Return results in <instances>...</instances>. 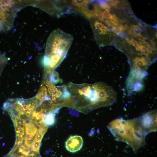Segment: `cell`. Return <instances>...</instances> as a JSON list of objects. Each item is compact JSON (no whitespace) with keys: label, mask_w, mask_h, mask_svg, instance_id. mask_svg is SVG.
I'll return each instance as SVG.
<instances>
[{"label":"cell","mask_w":157,"mask_h":157,"mask_svg":"<svg viewBox=\"0 0 157 157\" xmlns=\"http://www.w3.org/2000/svg\"><path fill=\"white\" fill-rule=\"evenodd\" d=\"M67 86L70 94L71 101L85 103L86 107L90 110L109 106L113 99L112 88L102 82L93 84L69 83Z\"/></svg>","instance_id":"6da1fadb"},{"label":"cell","mask_w":157,"mask_h":157,"mask_svg":"<svg viewBox=\"0 0 157 157\" xmlns=\"http://www.w3.org/2000/svg\"><path fill=\"white\" fill-rule=\"evenodd\" d=\"M43 84L47 88L50 100L56 103L57 101H63L69 103L71 95L66 85L56 86L50 81H42Z\"/></svg>","instance_id":"5b68a950"},{"label":"cell","mask_w":157,"mask_h":157,"mask_svg":"<svg viewBox=\"0 0 157 157\" xmlns=\"http://www.w3.org/2000/svg\"><path fill=\"white\" fill-rule=\"evenodd\" d=\"M24 6L22 1L0 0V32L12 28L17 13Z\"/></svg>","instance_id":"277c9868"},{"label":"cell","mask_w":157,"mask_h":157,"mask_svg":"<svg viewBox=\"0 0 157 157\" xmlns=\"http://www.w3.org/2000/svg\"><path fill=\"white\" fill-rule=\"evenodd\" d=\"M60 80L58 73L53 71L50 78L51 82L53 84H56L60 81Z\"/></svg>","instance_id":"7c38bea8"},{"label":"cell","mask_w":157,"mask_h":157,"mask_svg":"<svg viewBox=\"0 0 157 157\" xmlns=\"http://www.w3.org/2000/svg\"><path fill=\"white\" fill-rule=\"evenodd\" d=\"M83 144V140L81 136L77 135L71 136L66 141L65 146L68 151L74 153L81 149Z\"/></svg>","instance_id":"8992f818"},{"label":"cell","mask_w":157,"mask_h":157,"mask_svg":"<svg viewBox=\"0 0 157 157\" xmlns=\"http://www.w3.org/2000/svg\"><path fill=\"white\" fill-rule=\"evenodd\" d=\"M112 25L115 26H118L119 22L118 17L115 14L111 15L109 19Z\"/></svg>","instance_id":"4fadbf2b"},{"label":"cell","mask_w":157,"mask_h":157,"mask_svg":"<svg viewBox=\"0 0 157 157\" xmlns=\"http://www.w3.org/2000/svg\"><path fill=\"white\" fill-rule=\"evenodd\" d=\"M48 96L47 88L44 85H42L35 97L38 106L46 100Z\"/></svg>","instance_id":"52a82bcc"},{"label":"cell","mask_w":157,"mask_h":157,"mask_svg":"<svg viewBox=\"0 0 157 157\" xmlns=\"http://www.w3.org/2000/svg\"><path fill=\"white\" fill-rule=\"evenodd\" d=\"M142 29L138 25H133L129 31V34L131 36H138L142 38L141 33Z\"/></svg>","instance_id":"30bf717a"},{"label":"cell","mask_w":157,"mask_h":157,"mask_svg":"<svg viewBox=\"0 0 157 157\" xmlns=\"http://www.w3.org/2000/svg\"><path fill=\"white\" fill-rule=\"evenodd\" d=\"M73 40L72 35L60 29L51 33L46 42L43 59L44 73H52L66 57Z\"/></svg>","instance_id":"3957f363"},{"label":"cell","mask_w":157,"mask_h":157,"mask_svg":"<svg viewBox=\"0 0 157 157\" xmlns=\"http://www.w3.org/2000/svg\"><path fill=\"white\" fill-rule=\"evenodd\" d=\"M112 31L116 34L119 35L122 31L120 28L118 27L113 26L112 28Z\"/></svg>","instance_id":"9a60e30c"},{"label":"cell","mask_w":157,"mask_h":157,"mask_svg":"<svg viewBox=\"0 0 157 157\" xmlns=\"http://www.w3.org/2000/svg\"><path fill=\"white\" fill-rule=\"evenodd\" d=\"M4 157H40L38 153L33 152L29 155L26 156L11 151Z\"/></svg>","instance_id":"ba28073f"},{"label":"cell","mask_w":157,"mask_h":157,"mask_svg":"<svg viewBox=\"0 0 157 157\" xmlns=\"http://www.w3.org/2000/svg\"><path fill=\"white\" fill-rule=\"evenodd\" d=\"M107 127L116 139L126 143L135 153L145 145V137L149 133L139 117L125 120L116 119L110 122Z\"/></svg>","instance_id":"7a4b0ae2"},{"label":"cell","mask_w":157,"mask_h":157,"mask_svg":"<svg viewBox=\"0 0 157 157\" xmlns=\"http://www.w3.org/2000/svg\"><path fill=\"white\" fill-rule=\"evenodd\" d=\"M102 15L103 20L105 19H109L111 15L109 10H104L103 9H102Z\"/></svg>","instance_id":"5bb4252c"},{"label":"cell","mask_w":157,"mask_h":157,"mask_svg":"<svg viewBox=\"0 0 157 157\" xmlns=\"http://www.w3.org/2000/svg\"><path fill=\"white\" fill-rule=\"evenodd\" d=\"M40 142L36 140H33L31 145V150L32 151L39 154V149Z\"/></svg>","instance_id":"8fae6325"},{"label":"cell","mask_w":157,"mask_h":157,"mask_svg":"<svg viewBox=\"0 0 157 157\" xmlns=\"http://www.w3.org/2000/svg\"><path fill=\"white\" fill-rule=\"evenodd\" d=\"M55 114L53 112L48 113L46 114L44 118V122L46 125L50 126L55 123Z\"/></svg>","instance_id":"9c48e42d"}]
</instances>
